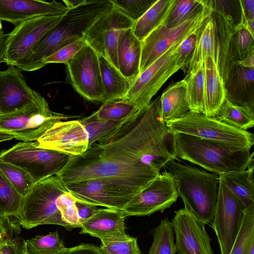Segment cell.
Instances as JSON below:
<instances>
[{
  "mask_svg": "<svg viewBox=\"0 0 254 254\" xmlns=\"http://www.w3.org/2000/svg\"><path fill=\"white\" fill-rule=\"evenodd\" d=\"M173 134L160 115V97L151 102L109 138L71 155L57 175L65 184L88 179L115 180L140 191L177 159Z\"/></svg>",
  "mask_w": 254,
  "mask_h": 254,
  "instance_id": "cell-1",
  "label": "cell"
},
{
  "mask_svg": "<svg viewBox=\"0 0 254 254\" xmlns=\"http://www.w3.org/2000/svg\"><path fill=\"white\" fill-rule=\"evenodd\" d=\"M112 6L110 0H87L68 9L58 23L16 67L26 71H34L44 67L45 59L63 47L84 38L92 24Z\"/></svg>",
  "mask_w": 254,
  "mask_h": 254,
  "instance_id": "cell-2",
  "label": "cell"
},
{
  "mask_svg": "<svg viewBox=\"0 0 254 254\" xmlns=\"http://www.w3.org/2000/svg\"><path fill=\"white\" fill-rule=\"evenodd\" d=\"M174 154L217 174L244 171L254 160V152L233 146L182 133L173 134Z\"/></svg>",
  "mask_w": 254,
  "mask_h": 254,
  "instance_id": "cell-3",
  "label": "cell"
},
{
  "mask_svg": "<svg viewBox=\"0 0 254 254\" xmlns=\"http://www.w3.org/2000/svg\"><path fill=\"white\" fill-rule=\"evenodd\" d=\"M164 171L173 178L185 207L205 225L213 218L220 183L219 175L179 161L168 162Z\"/></svg>",
  "mask_w": 254,
  "mask_h": 254,
  "instance_id": "cell-4",
  "label": "cell"
},
{
  "mask_svg": "<svg viewBox=\"0 0 254 254\" xmlns=\"http://www.w3.org/2000/svg\"><path fill=\"white\" fill-rule=\"evenodd\" d=\"M65 184L57 175L36 182L24 197L17 218L19 224L26 229L44 224H55L67 230L73 228L62 219L57 208L58 197L68 191Z\"/></svg>",
  "mask_w": 254,
  "mask_h": 254,
  "instance_id": "cell-5",
  "label": "cell"
},
{
  "mask_svg": "<svg viewBox=\"0 0 254 254\" xmlns=\"http://www.w3.org/2000/svg\"><path fill=\"white\" fill-rule=\"evenodd\" d=\"M172 134L182 133L251 149L254 134L240 130L202 113L189 111L181 117L166 123Z\"/></svg>",
  "mask_w": 254,
  "mask_h": 254,
  "instance_id": "cell-6",
  "label": "cell"
},
{
  "mask_svg": "<svg viewBox=\"0 0 254 254\" xmlns=\"http://www.w3.org/2000/svg\"><path fill=\"white\" fill-rule=\"evenodd\" d=\"M71 155L39 147L36 141L20 142L0 152V159L27 172L36 183L57 175Z\"/></svg>",
  "mask_w": 254,
  "mask_h": 254,
  "instance_id": "cell-7",
  "label": "cell"
},
{
  "mask_svg": "<svg viewBox=\"0 0 254 254\" xmlns=\"http://www.w3.org/2000/svg\"><path fill=\"white\" fill-rule=\"evenodd\" d=\"M183 41L174 43L141 72L123 99L133 104L140 110L146 108L164 83L182 69L178 59V49Z\"/></svg>",
  "mask_w": 254,
  "mask_h": 254,
  "instance_id": "cell-8",
  "label": "cell"
},
{
  "mask_svg": "<svg viewBox=\"0 0 254 254\" xmlns=\"http://www.w3.org/2000/svg\"><path fill=\"white\" fill-rule=\"evenodd\" d=\"M70 118L52 111L48 102L0 115V131L23 142L35 141L55 123Z\"/></svg>",
  "mask_w": 254,
  "mask_h": 254,
  "instance_id": "cell-9",
  "label": "cell"
},
{
  "mask_svg": "<svg viewBox=\"0 0 254 254\" xmlns=\"http://www.w3.org/2000/svg\"><path fill=\"white\" fill-rule=\"evenodd\" d=\"M213 11L212 0H206L200 12L182 24L172 28L161 24L151 32L141 41L140 73L174 43L184 40L197 31Z\"/></svg>",
  "mask_w": 254,
  "mask_h": 254,
  "instance_id": "cell-10",
  "label": "cell"
},
{
  "mask_svg": "<svg viewBox=\"0 0 254 254\" xmlns=\"http://www.w3.org/2000/svg\"><path fill=\"white\" fill-rule=\"evenodd\" d=\"M64 14L38 16L15 26L5 34L2 63L16 66Z\"/></svg>",
  "mask_w": 254,
  "mask_h": 254,
  "instance_id": "cell-11",
  "label": "cell"
},
{
  "mask_svg": "<svg viewBox=\"0 0 254 254\" xmlns=\"http://www.w3.org/2000/svg\"><path fill=\"white\" fill-rule=\"evenodd\" d=\"M76 199L96 206L123 210L138 192L114 179L97 178L65 184Z\"/></svg>",
  "mask_w": 254,
  "mask_h": 254,
  "instance_id": "cell-12",
  "label": "cell"
},
{
  "mask_svg": "<svg viewBox=\"0 0 254 254\" xmlns=\"http://www.w3.org/2000/svg\"><path fill=\"white\" fill-rule=\"evenodd\" d=\"M99 55L89 45L83 47L66 64V82L85 99L102 102L104 90Z\"/></svg>",
  "mask_w": 254,
  "mask_h": 254,
  "instance_id": "cell-13",
  "label": "cell"
},
{
  "mask_svg": "<svg viewBox=\"0 0 254 254\" xmlns=\"http://www.w3.org/2000/svg\"><path fill=\"white\" fill-rule=\"evenodd\" d=\"M134 22L113 6L103 14L84 36L88 45L118 69L117 48L121 32Z\"/></svg>",
  "mask_w": 254,
  "mask_h": 254,
  "instance_id": "cell-14",
  "label": "cell"
},
{
  "mask_svg": "<svg viewBox=\"0 0 254 254\" xmlns=\"http://www.w3.org/2000/svg\"><path fill=\"white\" fill-rule=\"evenodd\" d=\"M245 207L220 182L213 218L210 223L219 245L221 254H229L239 231Z\"/></svg>",
  "mask_w": 254,
  "mask_h": 254,
  "instance_id": "cell-15",
  "label": "cell"
},
{
  "mask_svg": "<svg viewBox=\"0 0 254 254\" xmlns=\"http://www.w3.org/2000/svg\"><path fill=\"white\" fill-rule=\"evenodd\" d=\"M178 197L173 178L164 171L136 193L123 211L126 216L150 215L157 211L162 213Z\"/></svg>",
  "mask_w": 254,
  "mask_h": 254,
  "instance_id": "cell-16",
  "label": "cell"
},
{
  "mask_svg": "<svg viewBox=\"0 0 254 254\" xmlns=\"http://www.w3.org/2000/svg\"><path fill=\"white\" fill-rule=\"evenodd\" d=\"M174 212L171 223L177 254H214L205 224L185 207Z\"/></svg>",
  "mask_w": 254,
  "mask_h": 254,
  "instance_id": "cell-17",
  "label": "cell"
},
{
  "mask_svg": "<svg viewBox=\"0 0 254 254\" xmlns=\"http://www.w3.org/2000/svg\"><path fill=\"white\" fill-rule=\"evenodd\" d=\"M47 100L27 84L22 71L8 65L0 70V115L9 114Z\"/></svg>",
  "mask_w": 254,
  "mask_h": 254,
  "instance_id": "cell-18",
  "label": "cell"
},
{
  "mask_svg": "<svg viewBox=\"0 0 254 254\" xmlns=\"http://www.w3.org/2000/svg\"><path fill=\"white\" fill-rule=\"evenodd\" d=\"M37 145L73 156L88 148V136L78 120L60 121L54 124L35 141Z\"/></svg>",
  "mask_w": 254,
  "mask_h": 254,
  "instance_id": "cell-19",
  "label": "cell"
},
{
  "mask_svg": "<svg viewBox=\"0 0 254 254\" xmlns=\"http://www.w3.org/2000/svg\"><path fill=\"white\" fill-rule=\"evenodd\" d=\"M67 10L64 3L55 0H0V21L15 26L38 16L64 14Z\"/></svg>",
  "mask_w": 254,
  "mask_h": 254,
  "instance_id": "cell-20",
  "label": "cell"
},
{
  "mask_svg": "<svg viewBox=\"0 0 254 254\" xmlns=\"http://www.w3.org/2000/svg\"><path fill=\"white\" fill-rule=\"evenodd\" d=\"M224 83L226 98L229 102L254 110V68L242 67L235 62Z\"/></svg>",
  "mask_w": 254,
  "mask_h": 254,
  "instance_id": "cell-21",
  "label": "cell"
},
{
  "mask_svg": "<svg viewBox=\"0 0 254 254\" xmlns=\"http://www.w3.org/2000/svg\"><path fill=\"white\" fill-rule=\"evenodd\" d=\"M126 215L123 210L98 209L90 218L81 224L80 234H87L101 240L127 237L125 232Z\"/></svg>",
  "mask_w": 254,
  "mask_h": 254,
  "instance_id": "cell-22",
  "label": "cell"
},
{
  "mask_svg": "<svg viewBox=\"0 0 254 254\" xmlns=\"http://www.w3.org/2000/svg\"><path fill=\"white\" fill-rule=\"evenodd\" d=\"M212 17L215 25L218 50L217 67L223 81L228 71L235 62L230 52V41L235 27L237 25L232 15L212 2Z\"/></svg>",
  "mask_w": 254,
  "mask_h": 254,
  "instance_id": "cell-23",
  "label": "cell"
},
{
  "mask_svg": "<svg viewBox=\"0 0 254 254\" xmlns=\"http://www.w3.org/2000/svg\"><path fill=\"white\" fill-rule=\"evenodd\" d=\"M141 54V41L133 34L131 28L123 30L117 48L118 69L132 84L140 73Z\"/></svg>",
  "mask_w": 254,
  "mask_h": 254,
  "instance_id": "cell-24",
  "label": "cell"
},
{
  "mask_svg": "<svg viewBox=\"0 0 254 254\" xmlns=\"http://www.w3.org/2000/svg\"><path fill=\"white\" fill-rule=\"evenodd\" d=\"M205 76L204 108L203 114L214 117L226 98L223 80L214 61L207 57L203 62Z\"/></svg>",
  "mask_w": 254,
  "mask_h": 254,
  "instance_id": "cell-25",
  "label": "cell"
},
{
  "mask_svg": "<svg viewBox=\"0 0 254 254\" xmlns=\"http://www.w3.org/2000/svg\"><path fill=\"white\" fill-rule=\"evenodd\" d=\"M190 111L185 81L168 86L160 97V115L165 123L176 120Z\"/></svg>",
  "mask_w": 254,
  "mask_h": 254,
  "instance_id": "cell-26",
  "label": "cell"
},
{
  "mask_svg": "<svg viewBox=\"0 0 254 254\" xmlns=\"http://www.w3.org/2000/svg\"><path fill=\"white\" fill-rule=\"evenodd\" d=\"M207 57L211 58L217 66L218 45L214 22L211 15L206 19L197 31L195 48L187 73L194 70Z\"/></svg>",
  "mask_w": 254,
  "mask_h": 254,
  "instance_id": "cell-27",
  "label": "cell"
},
{
  "mask_svg": "<svg viewBox=\"0 0 254 254\" xmlns=\"http://www.w3.org/2000/svg\"><path fill=\"white\" fill-rule=\"evenodd\" d=\"M254 160L244 171L219 174L220 182L243 203L246 209H254Z\"/></svg>",
  "mask_w": 254,
  "mask_h": 254,
  "instance_id": "cell-28",
  "label": "cell"
},
{
  "mask_svg": "<svg viewBox=\"0 0 254 254\" xmlns=\"http://www.w3.org/2000/svg\"><path fill=\"white\" fill-rule=\"evenodd\" d=\"M99 59L104 90L101 103L123 99L132 83L105 58L99 56Z\"/></svg>",
  "mask_w": 254,
  "mask_h": 254,
  "instance_id": "cell-29",
  "label": "cell"
},
{
  "mask_svg": "<svg viewBox=\"0 0 254 254\" xmlns=\"http://www.w3.org/2000/svg\"><path fill=\"white\" fill-rule=\"evenodd\" d=\"M176 0H156L145 13L135 21L131 28L135 36L142 41L161 25Z\"/></svg>",
  "mask_w": 254,
  "mask_h": 254,
  "instance_id": "cell-30",
  "label": "cell"
},
{
  "mask_svg": "<svg viewBox=\"0 0 254 254\" xmlns=\"http://www.w3.org/2000/svg\"><path fill=\"white\" fill-rule=\"evenodd\" d=\"M213 118L242 130L247 131L254 125V110L235 105L226 98Z\"/></svg>",
  "mask_w": 254,
  "mask_h": 254,
  "instance_id": "cell-31",
  "label": "cell"
},
{
  "mask_svg": "<svg viewBox=\"0 0 254 254\" xmlns=\"http://www.w3.org/2000/svg\"><path fill=\"white\" fill-rule=\"evenodd\" d=\"M132 117L121 121H103L97 119L91 114L78 121L87 133L89 147L112 136Z\"/></svg>",
  "mask_w": 254,
  "mask_h": 254,
  "instance_id": "cell-32",
  "label": "cell"
},
{
  "mask_svg": "<svg viewBox=\"0 0 254 254\" xmlns=\"http://www.w3.org/2000/svg\"><path fill=\"white\" fill-rule=\"evenodd\" d=\"M184 80L187 84L190 111L203 114L205 86L203 63L194 70L188 72Z\"/></svg>",
  "mask_w": 254,
  "mask_h": 254,
  "instance_id": "cell-33",
  "label": "cell"
},
{
  "mask_svg": "<svg viewBox=\"0 0 254 254\" xmlns=\"http://www.w3.org/2000/svg\"><path fill=\"white\" fill-rule=\"evenodd\" d=\"M23 199L0 170V219L17 218Z\"/></svg>",
  "mask_w": 254,
  "mask_h": 254,
  "instance_id": "cell-34",
  "label": "cell"
},
{
  "mask_svg": "<svg viewBox=\"0 0 254 254\" xmlns=\"http://www.w3.org/2000/svg\"><path fill=\"white\" fill-rule=\"evenodd\" d=\"M206 3V0H176L162 24L169 28L176 27L200 12Z\"/></svg>",
  "mask_w": 254,
  "mask_h": 254,
  "instance_id": "cell-35",
  "label": "cell"
},
{
  "mask_svg": "<svg viewBox=\"0 0 254 254\" xmlns=\"http://www.w3.org/2000/svg\"><path fill=\"white\" fill-rule=\"evenodd\" d=\"M153 237L148 254H175L174 231L167 217L162 219L159 224L151 231Z\"/></svg>",
  "mask_w": 254,
  "mask_h": 254,
  "instance_id": "cell-36",
  "label": "cell"
},
{
  "mask_svg": "<svg viewBox=\"0 0 254 254\" xmlns=\"http://www.w3.org/2000/svg\"><path fill=\"white\" fill-rule=\"evenodd\" d=\"M140 111L133 104L122 99L102 103L92 114L101 120L121 121L134 116Z\"/></svg>",
  "mask_w": 254,
  "mask_h": 254,
  "instance_id": "cell-37",
  "label": "cell"
},
{
  "mask_svg": "<svg viewBox=\"0 0 254 254\" xmlns=\"http://www.w3.org/2000/svg\"><path fill=\"white\" fill-rule=\"evenodd\" d=\"M254 246V209H245L242 224L229 254H249Z\"/></svg>",
  "mask_w": 254,
  "mask_h": 254,
  "instance_id": "cell-38",
  "label": "cell"
},
{
  "mask_svg": "<svg viewBox=\"0 0 254 254\" xmlns=\"http://www.w3.org/2000/svg\"><path fill=\"white\" fill-rule=\"evenodd\" d=\"M254 34L244 24L240 22L234 28L230 41V52L235 62L244 60L254 50Z\"/></svg>",
  "mask_w": 254,
  "mask_h": 254,
  "instance_id": "cell-39",
  "label": "cell"
},
{
  "mask_svg": "<svg viewBox=\"0 0 254 254\" xmlns=\"http://www.w3.org/2000/svg\"><path fill=\"white\" fill-rule=\"evenodd\" d=\"M29 254H63L66 250L57 231L26 241Z\"/></svg>",
  "mask_w": 254,
  "mask_h": 254,
  "instance_id": "cell-40",
  "label": "cell"
},
{
  "mask_svg": "<svg viewBox=\"0 0 254 254\" xmlns=\"http://www.w3.org/2000/svg\"><path fill=\"white\" fill-rule=\"evenodd\" d=\"M0 170L23 197L29 193L35 182L22 168L0 159Z\"/></svg>",
  "mask_w": 254,
  "mask_h": 254,
  "instance_id": "cell-41",
  "label": "cell"
},
{
  "mask_svg": "<svg viewBox=\"0 0 254 254\" xmlns=\"http://www.w3.org/2000/svg\"><path fill=\"white\" fill-rule=\"evenodd\" d=\"M101 241L99 248L102 254H141L136 238L128 236Z\"/></svg>",
  "mask_w": 254,
  "mask_h": 254,
  "instance_id": "cell-42",
  "label": "cell"
},
{
  "mask_svg": "<svg viewBox=\"0 0 254 254\" xmlns=\"http://www.w3.org/2000/svg\"><path fill=\"white\" fill-rule=\"evenodd\" d=\"M112 6L134 22L140 18L156 0H110Z\"/></svg>",
  "mask_w": 254,
  "mask_h": 254,
  "instance_id": "cell-43",
  "label": "cell"
},
{
  "mask_svg": "<svg viewBox=\"0 0 254 254\" xmlns=\"http://www.w3.org/2000/svg\"><path fill=\"white\" fill-rule=\"evenodd\" d=\"M75 201V197L69 190L60 195L56 201L57 206L61 213L62 219L73 229L81 227Z\"/></svg>",
  "mask_w": 254,
  "mask_h": 254,
  "instance_id": "cell-44",
  "label": "cell"
},
{
  "mask_svg": "<svg viewBox=\"0 0 254 254\" xmlns=\"http://www.w3.org/2000/svg\"><path fill=\"white\" fill-rule=\"evenodd\" d=\"M19 227L12 223L7 234L0 239V254H24L26 241L19 237Z\"/></svg>",
  "mask_w": 254,
  "mask_h": 254,
  "instance_id": "cell-45",
  "label": "cell"
},
{
  "mask_svg": "<svg viewBox=\"0 0 254 254\" xmlns=\"http://www.w3.org/2000/svg\"><path fill=\"white\" fill-rule=\"evenodd\" d=\"M87 45L84 38H81L59 49L45 59L43 61V64L45 66L47 64L52 63L64 64H65L83 47Z\"/></svg>",
  "mask_w": 254,
  "mask_h": 254,
  "instance_id": "cell-46",
  "label": "cell"
},
{
  "mask_svg": "<svg viewBox=\"0 0 254 254\" xmlns=\"http://www.w3.org/2000/svg\"><path fill=\"white\" fill-rule=\"evenodd\" d=\"M197 31L186 38L180 44L178 49V59L185 73L188 71L195 48Z\"/></svg>",
  "mask_w": 254,
  "mask_h": 254,
  "instance_id": "cell-47",
  "label": "cell"
},
{
  "mask_svg": "<svg viewBox=\"0 0 254 254\" xmlns=\"http://www.w3.org/2000/svg\"><path fill=\"white\" fill-rule=\"evenodd\" d=\"M241 8L240 22L246 25L252 34L254 33V0H239Z\"/></svg>",
  "mask_w": 254,
  "mask_h": 254,
  "instance_id": "cell-48",
  "label": "cell"
},
{
  "mask_svg": "<svg viewBox=\"0 0 254 254\" xmlns=\"http://www.w3.org/2000/svg\"><path fill=\"white\" fill-rule=\"evenodd\" d=\"M75 205L80 225L93 216L99 209L96 205L82 201L76 198Z\"/></svg>",
  "mask_w": 254,
  "mask_h": 254,
  "instance_id": "cell-49",
  "label": "cell"
},
{
  "mask_svg": "<svg viewBox=\"0 0 254 254\" xmlns=\"http://www.w3.org/2000/svg\"><path fill=\"white\" fill-rule=\"evenodd\" d=\"M63 254H102L100 248L93 244H82L66 248Z\"/></svg>",
  "mask_w": 254,
  "mask_h": 254,
  "instance_id": "cell-50",
  "label": "cell"
},
{
  "mask_svg": "<svg viewBox=\"0 0 254 254\" xmlns=\"http://www.w3.org/2000/svg\"><path fill=\"white\" fill-rule=\"evenodd\" d=\"M236 62L242 67L254 68V50L251 51L242 61Z\"/></svg>",
  "mask_w": 254,
  "mask_h": 254,
  "instance_id": "cell-51",
  "label": "cell"
},
{
  "mask_svg": "<svg viewBox=\"0 0 254 254\" xmlns=\"http://www.w3.org/2000/svg\"><path fill=\"white\" fill-rule=\"evenodd\" d=\"M12 223L9 217L0 219V239L7 234Z\"/></svg>",
  "mask_w": 254,
  "mask_h": 254,
  "instance_id": "cell-52",
  "label": "cell"
},
{
  "mask_svg": "<svg viewBox=\"0 0 254 254\" xmlns=\"http://www.w3.org/2000/svg\"><path fill=\"white\" fill-rule=\"evenodd\" d=\"M87 0H64L63 1L64 5L68 9L76 7L83 3Z\"/></svg>",
  "mask_w": 254,
  "mask_h": 254,
  "instance_id": "cell-53",
  "label": "cell"
},
{
  "mask_svg": "<svg viewBox=\"0 0 254 254\" xmlns=\"http://www.w3.org/2000/svg\"><path fill=\"white\" fill-rule=\"evenodd\" d=\"M5 36V34L0 37V64L2 63Z\"/></svg>",
  "mask_w": 254,
  "mask_h": 254,
  "instance_id": "cell-54",
  "label": "cell"
},
{
  "mask_svg": "<svg viewBox=\"0 0 254 254\" xmlns=\"http://www.w3.org/2000/svg\"><path fill=\"white\" fill-rule=\"evenodd\" d=\"M14 138L13 136L7 133L0 131V142L9 140Z\"/></svg>",
  "mask_w": 254,
  "mask_h": 254,
  "instance_id": "cell-55",
  "label": "cell"
},
{
  "mask_svg": "<svg viewBox=\"0 0 254 254\" xmlns=\"http://www.w3.org/2000/svg\"><path fill=\"white\" fill-rule=\"evenodd\" d=\"M4 34V31L2 29L1 21H0V37L3 36Z\"/></svg>",
  "mask_w": 254,
  "mask_h": 254,
  "instance_id": "cell-56",
  "label": "cell"
},
{
  "mask_svg": "<svg viewBox=\"0 0 254 254\" xmlns=\"http://www.w3.org/2000/svg\"><path fill=\"white\" fill-rule=\"evenodd\" d=\"M249 254H254V246L252 248Z\"/></svg>",
  "mask_w": 254,
  "mask_h": 254,
  "instance_id": "cell-57",
  "label": "cell"
},
{
  "mask_svg": "<svg viewBox=\"0 0 254 254\" xmlns=\"http://www.w3.org/2000/svg\"><path fill=\"white\" fill-rule=\"evenodd\" d=\"M29 254V253H28V251H27V248H26V250L25 251V254Z\"/></svg>",
  "mask_w": 254,
  "mask_h": 254,
  "instance_id": "cell-58",
  "label": "cell"
}]
</instances>
